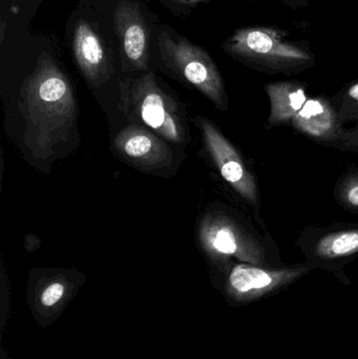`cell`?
Returning a JSON list of instances; mask_svg holds the SVG:
<instances>
[{
    "mask_svg": "<svg viewBox=\"0 0 358 359\" xmlns=\"http://www.w3.org/2000/svg\"><path fill=\"white\" fill-rule=\"evenodd\" d=\"M19 109L29 153L42 161L58 158L59 149L75 130L78 104L69 78L46 53L23 82Z\"/></svg>",
    "mask_w": 358,
    "mask_h": 359,
    "instance_id": "1",
    "label": "cell"
},
{
    "mask_svg": "<svg viewBox=\"0 0 358 359\" xmlns=\"http://www.w3.org/2000/svg\"><path fill=\"white\" fill-rule=\"evenodd\" d=\"M198 241L202 251L220 268H229L233 259L237 263L275 266L279 255L275 243L248 227L239 219L223 210L205 213L198 226Z\"/></svg>",
    "mask_w": 358,
    "mask_h": 359,
    "instance_id": "2",
    "label": "cell"
},
{
    "mask_svg": "<svg viewBox=\"0 0 358 359\" xmlns=\"http://www.w3.org/2000/svg\"><path fill=\"white\" fill-rule=\"evenodd\" d=\"M120 109L134 124L146 126L172 144L191 141L188 126L176 99L147 73L120 84Z\"/></svg>",
    "mask_w": 358,
    "mask_h": 359,
    "instance_id": "3",
    "label": "cell"
},
{
    "mask_svg": "<svg viewBox=\"0 0 358 359\" xmlns=\"http://www.w3.org/2000/svg\"><path fill=\"white\" fill-rule=\"evenodd\" d=\"M225 52L244 65L265 74L294 75L315 65L306 48L289 41L273 27L237 29L223 43Z\"/></svg>",
    "mask_w": 358,
    "mask_h": 359,
    "instance_id": "4",
    "label": "cell"
},
{
    "mask_svg": "<svg viewBox=\"0 0 358 359\" xmlns=\"http://www.w3.org/2000/svg\"><path fill=\"white\" fill-rule=\"evenodd\" d=\"M162 59L170 69L209 99L216 109L226 113L229 100L224 80L212 57L200 46L168 32L159 36Z\"/></svg>",
    "mask_w": 358,
    "mask_h": 359,
    "instance_id": "5",
    "label": "cell"
},
{
    "mask_svg": "<svg viewBox=\"0 0 358 359\" xmlns=\"http://www.w3.org/2000/svg\"><path fill=\"white\" fill-rule=\"evenodd\" d=\"M296 244L315 268L336 273L358 257V221L310 226Z\"/></svg>",
    "mask_w": 358,
    "mask_h": 359,
    "instance_id": "6",
    "label": "cell"
},
{
    "mask_svg": "<svg viewBox=\"0 0 358 359\" xmlns=\"http://www.w3.org/2000/svg\"><path fill=\"white\" fill-rule=\"evenodd\" d=\"M313 269L315 266L309 262L285 267L233 264L227 270L225 291L237 303H250L286 288Z\"/></svg>",
    "mask_w": 358,
    "mask_h": 359,
    "instance_id": "7",
    "label": "cell"
},
{
    "mask_svg": "<svg viewBox=\"0 0 358 359\" xmlns=\"http://www.w3.org/2000/svg\"><path fill=\"white\" fill-rule=\"evenodd\" d=\"M195 124L201 132L204 147L221 177L254 210H260L258 181L244 161L239 149L212 120L197 117Z\"/></svg>",
    "mask_w": 358,
    "mask_h": 359,
    "instance_id": "8",
    "label": "cell"
},
{
    "mask_svg": "<svg viewBox=\"0 0 358 359\" xmlns=\"http://www.w3.org/2000/svg\"><path fill=\"white\" fill-rule=\"evenodd\" d=\"M113 147L120 157L145 172H163L174 163V151L167 141L140 124L120 130Z\"/></svg>",
    "mask_w": 358,
    "mask_h": 359,
    "instance_id": "9",
    "label": "cell"
},
{
    "mask_svg": "<svg viewBox=\"0 0 358 359\" xmlns=\"http://www.w3.org/2000/svg\"><path fill=\"white\" fill-rule=\"evenodd\" d=\"M113 25L121 41L124 69L145 71L149 60V31L138 4L122 1L113 12Z\"/></svg>",
    "mask_w": 358,
    "mask_h": 359,
    "instance_id": "10",
    "label": "cell"
},
{
    "mask_svg": "<svg viewBox=\"0 0 358 359\" xmlns=\"http://www.w3.org/2000/svg\"><path fill=\"white\" fill-rule=\"evenodd\" d=\"M290 126L315 142L331 147L338 143L345 130L333 101L325 95L309 97Z\"/></svg>",
    "mask_w": 358,
    "mask_h": 359,
    "instance_id": "11",
    "label": "cell"
},
{
    "mask_svg": "<svg viewBox=\"0 0 358 359\" xmlns=\"http://www.w3.org/2000/svg\"><path fill=\"white\" fill-rule=\"evenodd\" d=\"M76 62L90 86H101L111 75V65L102 40L90 23L79 20L73 36Z\"/></svg>",
    "mask_w": 358,
    "mask_h": 359,
    "instance_id": "12",
    "label": "cell"
},
{
    "mask_svg": "<svg viewBox=\"0 0 358 359\" xmlns=\"http://www.w3.org/2000/svg\"><path fill=\"white\" fill-rule=\"evenodd\" d=\"M264 88L270 102V111L265 126L267 130L290 126L294 116L309 98L306 84L296 80L270 82Z\"/></svg>",
    "mask_w": 358,
    "mask_h": 359,
    "instance_id": "13",
    "label": "cell"
},
{
    "mask_svg": "<svg viewBox=\"0 0 358 359\" xmlns=\"http://www.w3.org/2000/svg\"><path fill=\"white\" fill-rule=\"evenodd\" d=\"M35 285L38 303L44 308L58 305L74 287V283L67 276V271L62 270H43Z\"/></svg>",
    "mask_w": 358,
    "mask_h": 359,
    "instance_id": "14",
    "label": "cell"
},
{
    "mask_svg": "<svg viewBox=\"0 0 358 359\" xmlns=\"http://www.w3.org/2000/svg\"><path fill=\"white\" fill-rule=\"evenodd\" d=\"M333 198L346 210L358 211V166H353L338 178Z\"/></svg>",
    "mask_w": 358,
    "mask_h": 359,
    "instance_id": "15",
    "label": "cell"
},
{
    "mask_svg": "<svg viewBox=\"0 0 358 359\" xmlns=\"http://www.w3.org/2000/svg\"><path fill=\"white\" fill-rule=\"evenodd\" d=\"M343 124L358 116V79L342 88L332 99Z\"/></svg>",
    "mask_w": 358,
    "mask_h": 359,
    "instance_id": "16",
    "label": "cell"
},
{
    "mask_svg": "<svg viewBox=\"0 0 358 359\" xmlns=\"http://www.w3.org/2000/svg\"><path fill=\"white\" fill-rule=\"evenodd\" d=\"M352 121L357 124L353 128H345L342 137L333 149L345 153L358 154V116L353 118Z\"/></svg>",
    "mask_w": 358,
    "mask_h": 359,
    "instance_id": "17",
    "label": "cell"
},
{
    "mask_svg": "<svg viewBox=\"0 0 358 359\" xmlns=\"http://www.w3.org/2000/svg\"><path fill=\"white\" fill-rule=\"evenodd\" d=\"M283 1L286 2L288 6H294V8L305 6V4H306V0H283Z\"/></svg>",
    "mask_w": 358,
    "mask_h": 359,
    "instance_id": "18",
    "label": "cell"
},
{
    "mask_svg": "<svg viewBox=\"0 0 358 359\" xmlns=\"http://www.w3.org/2000/svg\"><path fill=\"white\" fill-rule=\"evenodd\" d=\"M172 1L183 2V4H195V2L205 1V0H172Z\"/></svg>",
    "mask_w": 358,
    "mask_h": 359,
    "instance_id": "19",
    "label": "cell"
}]
</instances>
